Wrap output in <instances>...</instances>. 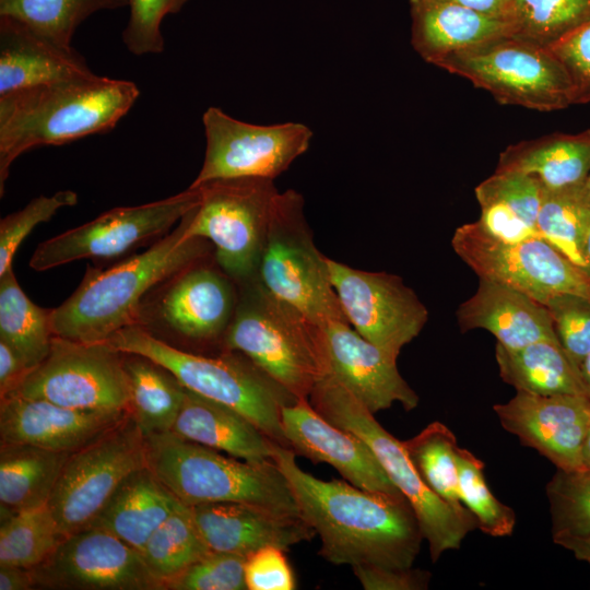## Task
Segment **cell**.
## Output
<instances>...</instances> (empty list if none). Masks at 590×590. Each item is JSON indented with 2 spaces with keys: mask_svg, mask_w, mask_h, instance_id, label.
I'll return each instance as SVG.
<instances>
[{
  "mask_svg": "<svg viewBox=\"0 0 590 590\" xmlns=\"http://www.w3.org/2000/svg\"><path fill=\"white\" fill-rule=\"evenodd\" d=\"M495 172L534 176L546 189H574L590 174V129L552 133L508 145Z\"/></svg>",
  "mask_w": 590,
  "mask_h": 590,
  "instance_id": "cell-29",
  "label": "cell"
},
{
  "mask_svg": "<svg viewBox=\"0 0 590 590\" xmlns=\"http://www.w3.org/2000/svg\"><path fill=\"white\" fill-rule=\"evenodd\" d=\"M589 222L590 206L581 200L577 188L543 187L536 221L539 234L586 272L582 243Z\"/></svg>",
  "mask_w": 590,
  "mask_h": 590,
  "instance_id": "cell-40",
  "label": "cell"
},
{
  "mask_svg": "<svg viewBox=\"0 0 590 590\" xmlns=\"http://www.w3.org/2000/svg\"><path fill=\"white\" fill-rule=\"evenodd\" d=\"M512 36L550 48L590 22V0H512Z\"/></svg>",
  "mask_w": 590,
  "mask_h": 590,
  "instance_id": "cell-39",
  "label": "cell"
},
{
  "mask_svg": "<svg viewBox=\"0 0 590 590\" xmlns=\"http://www.w3.org/2000/svg\"><path fill=\"white\" fill-rule=\"evenodd\" d=\"M200 201L198 187L133 206L111 209L91 222L40 243L30 267L45 271L86 258H114L139 244L166 235Z\"/></svg>",
  "mask_w": 590,
  "mask_h": 590,
  "instance_id": "cell-14",
  "label": "cell"
},
{
  "mask_svg": "<svg viewBox=\"0 0 590 590\" xmlns=\"http://www.w3.org/2000/svg\"><path fill=\"white\" fill-rule=\"evenodd\" d=\"M352 569L365 590H423L430 579L428 571L412 567L356 566Z\"/></svg>",
  "mask_w": 590,
  "mask_h": 590,
  "instance_id": "cell-49",
  "label": "cell"
},
{
  "mask_svg": "<svg viewBox=\"0 0 590 590\" xmlns=\"http://www.w3.org/2000/svg\"><path fill=\"white\" fill-rule=\"evenodd\" d=\"M135 83L95 73L0 96V194L12 163L44 145L109 131L139 97Z\"/></svg>",
  "mask_w": 590,
  "mask_h": 590,
  "instance_id": "cell-3",
  "label": "cell"
},
{
  "mask_svg": "<svg viewBox=\"0 0 590 590\" xmlns=\"http://www.w3.org/2000/svg\"><path fill=\"white\" fill-rule=\"evenodd\" d=\"M543 305L551 315L563 350L579 370L590 353V300L562 294L550 297Z\"/></svg>",
  "mask_w": 590,
  "mask_h": 590,
  "instance_id": "cell-45",
  "label": "cell"
},
{
  "mask_svg": "<svg viewBox=\"0 0 590 590\" xmlns=\"http://www.w3.org/2000/svg\"><path fill=\"white\" fill-rule=\"evenodd\" d=\"M312 408L330 423L357 435L374 452L393 485L411 505L432 560L458 550L477 521L467 508H457L424 482L403 441L388 433L364 404L331 375L317 384L309 396Z\"/></svg>",
  "mask_w": 590,
  "mask_h": 590,
  "instance_id": "cell-7",
  "label": "cell"
},
{
  "mask_svg": "<svg viewBox=\"0 0 590 590\" xmlns=\"http://www.w3.org/2000/svg\"><path fill=\"white\" fill-rule=\"evenodd\" d=\"M403 445L428 487L448 504L464 507L459 496L455 434L445 424L433 422Z\"/></svg>",
  "mask_w": 590,
  "mask_h": 590,
  "instance_id": "cell-38",
  "label": "cell"
},
{
  "mask_svg": "<svg viewBox=\"0 0 590 590\" xmlns=\"http://www.w3.org/2000/svg\"><path fill=\"white\" fill-rule=\"evenodd\" d=\"M71 453L0 444L1 518L46 506Z\"/></svg>",
  "mask_w": 590,
  "mask_h": 590,
  "instance_id": "cell-31",
  "label": "cell"
},
{
  "mask_svg": "<svg viewBox=\"0 0 590 590\" xmlns=\"http://www.w3.org/2000/svg\"><path fill=\"white\" fill-rule=\"evenodd\" d=\"M31 570L40 589L165 590L137 548L99 527L63 538Z\"/></svg>",
  "mask_w": 590,
  "mask_h": 590,
  "instance_id": "cell-17",
  "label": "cell"
},
{
  "mask_svg": "<svg viewBox=\"0 0 590 590\" xmlns=\"http://www.w3.org/2000/svg\"><path fill=\"white\" fill-rule=\"evenodd\" d=\"M93 73L72 47L59 45L13 17L0 16V96Z\"/></svg>",
  "mask_w": 590,
  "mask_h": 590,
  "instance_id": "cell-25",
  "label": "cell"
},
{
  "mask_svg": "<svg viewBox=\"0 0 590 590\" xmlns=\"http://www.w3.org/2000/svg\"><path fill=\"white\" fill-rule=\"evenodd\" d=\"M436 67L471 81L503 105L540 111L573 105L571 81L556 56L515 36L455 54Z\"/></svg>",
  "mask_w": 590,
  "mask_h": 590,
  "instance_id": "cell-10",
  "label": "cell"
},
{
  "mask_svg": "<svg viewBox=\"0 0 590 590\" xmlns=\"http://www.w3.org/2000/svg\"><path fill=\"white\" fill-rule=\"evenodd\" d=\"M281 418L290 448L296 455L332 465L358 488L403 497L371 449L354 433L327 421L308 399L283 406Z\"/></svg>",
  "mask_w": 590,
  "mask_h": 590,
  "instance_id": "cell-19",
  "label": "cell"
},
{
  "mask_svg": "<svg viewBox=\"0 0 590 590\" xmlns=\"http://www.w3.org/2000/svg\"><path fill=\"white\" fill-rule=\"evenodd\" d=\"M145 444L146 467L188 507L243 503L300 516L288 481L273 460L249 462L225 456L172 430L148 435Z\"/></svg>",
  "mask_w": 590,
  "mask_h": 590,
  "instance_id": "cell-5",
  "label": "cell"
},
{
  "mask_svg": "<svg viewBox=\"0 0 590 590\" xmlns=\"http://www.w3.org/2000/svg\"><path fill=\"white\" fill-rule=\"evenodd\" d=\"M62 539L47 505L1 518L0 566L32 569L44 562Z\"/></svg>",
  "mask_w": 590,
  "mask_h": 590,
  "instance_id": "cell-37",
  "label": "cell"
},
{
  "mask_svg": "<svg viewBox=\"0 0 590 590\" xmlns=\"http://www.w3.org/2000/svg\"><path fill=\"white\" fill-rule=\"evenodd\" d=\"M246 556L210 551L167 581L168 590H246Z\"/></svg>",
  "mask_w": 590,
  "mask_h": 590,
  "instance_id": "cell-44",
  "label": "cell"
},
{
  "mask_svg": "<svg viewBox=\"0 0 590 590\" xmlns=\"http://www.w3.org/2000/svg\"><path fill=\"white\" fill-rule=\"evenodd\" d=\"M285 550L264 546L246 556L245 580L248 590H293L296 588L293 569Z\"/></svg>",
  "mask_w": 590,
  "mask_h": 590,
  "instance_id": "cell-48",
  "label": "cell"
},
{
  "mask_svg": "<svg viewBox=\"0 0 590 590\" xmlns=\"http://www.w3.org/2000/svg\"><path fill=\"white\" fill-rule=\"evenodd\" d=\"M451 246L480 279L515 288L541 304L562 294L590 300V274L543 237L505 243L473 222L455 231Z\"/></svg>",
  "mask_w": 590,
  "mask_h": 590,
  "instance_id": "cell-13",
  "label": "cell"
},
{
  "mask_svg": "<svg viewBox=\"0 0 590 590\" xmlns=\"http://www.w3.org/2000/svg\"><path fill=\"white\" fill-rule=\"evenodd\" d=\"M577 192L579 194V197L581 198V200L590 206V174L588 175V177L585 179V181L582 182V185L580 187L577 188Z\"/></svg>",
  "mask_w": 590,
  "mask_h": 590,
  "instance_id": "cell-56",
  "label": "cell"
},
{
  "mask_svg": "<svg viewBox=\"0 0 590 590\" xmlns=\"http://www.w3.org/2000/svg\"><path fill=\"white\" fill-rule=\"evenodd\" d=\"M205 153L190 186L224 179L255 177L274 180L308 148L312 131L299 122L252 125L232 118L217 107L202 117Z\"/></svg>",
  "mask_w": 590,
  "mask_h": 590,
  "instance_id": "cell-15",
  "label": "cell"
},
{
  "mask_svg": "<svg viewBox=\"0 0 590 590\" xmlns=\"http://www.w3.org/2000/svg\"><path fill=\"white\" fill-rule=\"evenodd\" d=\"M211 550L203 541L190 509L181 505L151 534L140 554L164 587Z\"/></svg>",
  "mask_w": 590,
  "mask_h": 590,
  "instance_id": "cell-35",
  "label": "cell"
},
{
  "mask_svg": "<svg viewBox=\"0 0 590 590\" xmlns=\"http://www.w3.org/2000/svg\"><path fill=\"white\" fill-rule=\"evenodd\" d=\"M130 0H0V16L13 17L55 43L71 47L78 26L92 14Z\"/></svg>",
  "mask_w": 590,
  "mask_h": 590,
  "instance_id": "cell-36",
  "label": "cell"
},
{
  "mask_svg": "<svg viewBox=\"0 0 590 590\" xmlns=\"http://www.w3.org/2000/svg\"><path fill=\"white\" fill-rule=\"evenodd\" d=\"M474 192L481 208L476 222L488 235L505 243L541 237L536 221L543 186L534 176L495 172Z\"/></svg>",
  "mask_w": 590,
  "mask_h": 590,
  "instance_id": "cell-30",
  "label": "cell"
},
{
  "mask_svg": "<svg viewBox=\"0 0 590 590\" xmlns=\"http://www.w3.org/2000/svg\"><path fill=\"white\" fill-rule=\"evenodd\" d=\"M189 509L211 551L244 556L269 545L286 551L316 535L300 516L282 515L249 504L206 503Z\"/></svg>",
  "mask_w": 590,
  "mask_h": 590,
  "instance_id": "cell-23",
  "label": "cell"
},
{
  "mask_svg": "<svg viewBox=\"0 0 590 590\" xmlns=\"http://www.w3.org/2000/svg\"><path fill=\"white\" fill-rule=\"evenodd\" d=\"M237 302L236 282L203 260L168 280L155 311L162 323L187 340L222 343Z\"/></svg>",
  "mask_w": 590,
  "mask_h": 590,
  "instance_id": "cell-21",
  "label": "cell"
},
{
  "mask_svg": "<svg viewBox=\"0 0 590 590\" xmlns=\"http://www.w3.org/2000/svg\"><path fill=\"white\" fill-rule=\"evenodd\" d=\"M10 394L82 411L128 412L125 353L105 342L54 337L47 357Z\"/></svg>",
  "mask_w": 590,
  "mask_h": 590,
  "instance_id": "cell-12",
  "label": "cell"
},
{
  "mask_svg": "<svg viewBox=\"0 0 590 590\" xmlns=\"http://www.w3.org/2000/svg\"><path fill=\"white\" fill-rule=\"evenodd\" d=\"M553 541L570 551L578 560L586 562L590 566V534L585 536H564Z\"/></svg>",
  "mask_w": 590,
  "mask_h": 590,
  "instance_id": "cell-53",
  "label": "cell"
},
{
  "mask_svg": "<svg viewBox=\"0 0 590 590\" xmlns=\"http://www.w3.org/2000/svg\"><path fill=\"white\" fill-rule=\"evenodd\" d=\"M237 286L223 350L243 353L296 399H308L330 373L322 328L273 295L258 276Z\"/></svg>",
  "mask_w": 590,
  "mask_h": 590,
  "instance_id": "cell-4",
  "label": "cell"
},
{
  "mask_svg": "<svg viewBox=\"0 0 590 590\" xmlns=\"http://www.w3.org/2000/svg\"><path fill=\"white\" fill-rule=\"evenodd\" d=\"M502 379L517 391L538 396L585 394L579 370L559 341L543 340L509 350L496 343Z\"/></svg>",
  "mask_w": 590,
  "mask_h": 590,
  "instance_id": "cell-32",
  "label": "cell"
},
{
  "mask_svg": "<svg viewBox=\"0 0 590 590\" xmlns=\"http://www.w3.org/2000/svg\"><path fill=\"white\" fill-rule=\"evenodd\" d=\"M582 465L583 469H590V426L582 449Z\"/></svg>",
  "mask_w": 590,
  "mask_h": 590,
  "instance_id": "cell-57",
  "label": "cell"
},
{
  "mask_svg": "<svg viewBox=\"0 0 590 590\" xmlns=\"http://www.w3.org/2000/svg\"><path fill=\"white\" fill-rule=\"evenodd\" d=\"M493 410L504 429L558 470L583 469L582 449L590 426V400L586 396L517 391L508 402L495 404Z\"/></svg>",
  "mask_w": 590,
  "mask_h": 590,
  "instance_id": "cell-18",
  "label": "cell"
},
{
  "mask_svg": "<svg viewBox=\"0 0 590 590\" xmlns=\"http://www.w3.org/2000/svg\"><path fill=\"white\" fill-rule=\"evenodd\" d=\"M78 203V194L72 190H61L52 196H39L20 211L0 221V275L12 267L13 257L33 228L49 221L58 210Z\"/></svg>",
  "mask_w": 590,
  "mask_h": 590,
  "instance_id": "cell-43",
  "label": "cell"
},
{
  "mask_svg": "<svg viewBox=\"0 0 590 590\" xmlns=\"http://www.w3.org/2000/svg\"><path fill=\"white\" fill-rule=\"evenodd\" d=\"M188 0H130V16L122 33L127 49L135 56L161 54L163 19L181 10Z\"/></svg>",
  "mask_w": 590,
  "mask_h": 590,
  "instance_id": "cell-46",
  "label": "cell"
},
{
  "mask_svg": "<svg viewBox=\"0 0 590 590\" xmlns=\"http://www.w3.org/2000/svg\"><path fill=\"white\" fill-rule=\"evenodd\" d=\"M329 375L350 391L371 413L400 403L405 411L418 405L420 398L397 367V358L364 339L345 321L321 326Z\"/></svg>",
  "mask_w": 590,
  "mask_h": 590,
  "instance_id": "cell-20",
  "label": "cell"
},
{
  "mask_svg": "<svg viewBox=\"0 0 590 590\" xmlns=\"http://www.w3.org/2000/svg\"><path fill=\"white\" fill-rule=\"evenodd\" d=\"M50 312L26 296L12 267L0 275V340L13 347L31 370L50 351Z\"/></svg>",
  "mask_w": 590,
  "mask_h": 590,
  "instance_id": "cell-34",
  "label": "cell"
},
{
  "mask_svg": "<svg viewBox=\"0 0 590 590\" xmlns=\"http://www.w3.org/2000/svg\"><path fill=\"white\" fill-rule=\"evenodd\" d=\"M562 62L573 85V105L590 103V22L548 48Z\"/></svg>",
  "mask_w": 590,
  "mask_h": 590,
  "instance_id": "cell-47",
  "label": "cell"
},
{
  "mask_svg": "<svg viewBox=\"0 0 590 590\" xmlns=\"http://www.w3.org/2000/svg\"><path fill=\"white\" fill-rule=\"evenodd\" d=\"M552 538L590 534V469L558 470L546 485Z\"/></svg>",
  "mask_w": 590,
  "mask_h": 590,
  "instance_id": "cell-42",
  "label": "cell"
},
{
  "mask_svg": "<svg viewBox=\"0 0 590 590\" xmlns=\"http://www.w3.org/2000/svg\"><path fill=\"white\" fill-rule=\"evenodd\" d=\"M295 457L291 448L273 442L272 459L288 481L302 518L320 536L319 555L351 567H412L424 538L405 498L317 479Z\"/></svg>",
  "mask_w": 590,
  "mask_h": 590,
  "instance_id": "cell-1",
  "label": "cell"
},
{
  "mask_svg": "<svg viewBox=\"0 0 590 590\" xmlns=\"http://www.w3.org/2000/svg\"><path fill=\"white\" fill-rule=\"evenodd\" d=\"M508 21L512 0H446ZM509 22V21H508Z\"/></svg>",
  "mask_w": 590,
  "mask_h": 590,
  "instance_id": "cell-52",
  "label": "cell"
},
{
  "mask_svg": "<svg viewBox=\"0 0 590 590\" xmlns=\"http://www.w3.org/2000/svg\"><path fill=\"white\" fill-rule=\"evenodd\" d=\"M105 343L157 363L188 390L237 410L274 442L290 448L281 411L298 399L243 353L224 350L217 356H205L186 352L154 337L141 323L118 330Z\"/></svg>",
  "mask_w": 590,
  "mask_h": 590,
  "instance_id": "cell-6",
  "label": "cell"
},
{
  "mask_svg": "<svg viewBox=\"0 0 590 590\" xmlns=\"http://www.w3.org/2000/svg\"><path fill=\"white\" fill-rule=\"evenodd\" d=\"M143 467L145 436L131 413L72 452L47 504L61 536L88 528L121 482Z\"/></svg>",
  "mask_w": 590,
  "mask_h": 590,
  "instance_id": "cell-11",
  "label": "cell"
},
{
  "mask_svg": "<svg viewBox=\"0 0 590 590\" xmlns=\"http://www.w3.org/2000/svg\"><path fill=\"white\" fill-rule=\"evenodd\" d=\"M188 213L149 249L107 270L88 269L72 295L50 312L54 337L105 342L118 330L137 324L143 296L185 269L205 260L206 239L187 235Z\"/></svg>",
  "mask_w": 590,
  "mask_h": 590,
  "instance_id": "cell-2",
  "label": "cell"
},
{
  "mask_svg": "<svg viewBox=\"0 0 590 590\" xmlns=\"http://www.w3.org/2000/svg\"><path fill=\"white\" fill-rule=\"evenodd\" d=\"M579 376L582 382L586 397L590 400V353L579 366Z\"/></svg>",
  "mask_w": 590,
  "mask_h": 590,
  "instance_id": "cell-54",
  "label": "cell"
},
{
  "mask_svg": "<svg viewBox=\"0 0 590 590\" xmlns=\"http://www.w3.org/2000/svg\"><path fill=\"white\" fill-rule=\"evenodd\" d=\"M411 44L428 63L512 36L511 24L446 0H410Z\"/></svg>",
  "mask_w": 590,
  "mask_h": 590,
  "instance_id": "cell-26",
  "label": "cell"
},
{
  "mask_svg": "<svg viewBox=\"0 0 590 590\" xmlns=\"http://www.w3.org/2000/svg\"><path fill=\"white\" fill-rule=\"evenodd\" d=\"M582 255L586 262L587 272L590 274V222L587 226L583 243H582Z\"/></svg>",
  "mask_w": 590,
  "mask_h": 590,
  "instance_id": "cell-55",
  "label": "cell"
},
{
  "mask_svg": "<svg viewBox=\"0 0 590 590\" xmlns=\"http://www.w3.org/2000/svg\"><path fill=\"white\" fill-rule=\"evenodd\" d=\"M172 432L245 461L273 460L274 441L255 423L237 410L188 389Z\"/></svg>",
  "mask_w": 590,
  "mask_h": 590,
  "instance_id": "cell-27",
  "label": "cell"
},
{
  "mask_svg": "<svg viewBox=\"0 0 590 590\" xmlns=\"http://www.w3.org/2000/svg\"><path fill=\"white\" fill-rule=\"evenodd\" d=\"M30 371L15 350L0 340V398L13 392Z\"/></svg>",
  "mask_w": 590,
  "mask_h": 590,
  "instance_id": "cell-50",
  "label": "cell"
},
{
  "mask_svg": "<svg viewBox=\"0 0 590 590\" xmlns=\"http://www.w3.org/2000/svg\"><path fill=\"white\" fill-rule=\"evenodd\" d=\"M129 411L144 436L173 429L187 389L166 368L135 354H125Z\"/></svg>",
  "mask_w": 590,
  "mask_h": 590,
  "instance_id": "cell-33",
  "label": "cell"
},
{
  "mask_svg": "<svg viewBox=\"0 0 590 590\" xmlns=\"http://www.w3.org/2000/svg\"><path fill=\"white\" fill-rule=\"evenodd\" d=\"M35 589L31 569L15 566H0V590Z\"/></svg>",
  "mask_w": 590,
  "mask_h": 590,
  "instance_id": "cell-51",
  "label": "cell"
},
{
  "mask_svg": "<svg viewBox=\"0 0 590 590\" xmlns=\"http://www.w3.org/2000/svg\"><path fill=\"white\" fill-rule=\"evenodd\" d=\"M130 412H94L14 394L0 398V444H26L74 452Z\"/></svg>",
  "mask_w": 590,
  "mask_h": 590,
  "instance_id": "cell-22",
  "label": "cell"
},
{
  "mask_svg": "<svg viewBox=\"0 0 590 590\" xmlns=\"http://www.w3.org/2000/svg\"><path fill=\"white\" fill-rule=\"evenodd\" d=\"M330 280L349 323L398 358L428 320V310L402 278L352 268L327 258Z\"/></svg>",
  "mask_w": 590,
  "mask_h": 590,
  "instance_id": "cell-16",
  "label": "cell"
},
{
  "mask_svg": "<svg viewBox=\"0 0 590 590\" xmlns=\"http://www.w3.org/2000/svg\"><path fill=\"white\" fill-rule=\"evenodd\" d=\"M459 496L477 521V528L491 536H508L516 526V514L491 492L484 477V463L464 448L457 450Z\"/></svg>",
  "mask_w": 590,
  "mask_h": 590,
  "instance_id": "cell-41",
  "label": "cell"
},
{
  "mask_svg": "<svg viewBox=\"0 0 590 590\" xmlns=\"http://www.w3.org/2000/svg\"><path fill=\"white\" fill-rule=\"evenodd\" d=\"M260 282L311 322L345 321L327 257L315 245L303 196L288 189L273 201L258 267Z\"/></svg>",
  "mask_w": 590,
  "mask_h": 590,
  "instance_id": "cell-8",
  "label": "cell"
},
{
  "mask_svg": "<svg viewBox=\"0 0 590 590\" xmlns=\"http://www.w3.org/2000/svg\"><path fill=\"white\" fill-rule=\"evenodd\" d=\"M461 332L484 329L497 344L517 350L529 344L558 341L546 307L504 284L480 279L475 293L456 312Z\"/></svg>",
  "mask_w": 590,
  "mask_h": 590,
  "instance_id": "cell-24",
  "label": "cell"
},
{
  "mask_svg": "<svg viewBox=\"0 0 590 590\" xmlns=\"http://www.w3.org/2000/svg\"><path fill=\"white\" fill-rule=\"evenodd\" d=\"M188 212L187 235L206 239L215 262L236 284L257 276L273 201V180L243 177L203 182Z\"/></svg>",
  "mask_w": 590,
  "mask_h": 590,
  "instance_id": "cell-9",
  "label": "cell"
},
{
  "mask_svg": "<svg viewBox=\"0 0 590 590\" xmlns=\"http://www.w3.org/2000/svg\"><path fill=\"white\" fill-rule=\"evenodd\" d=\"M182 503L143 467L129 474L90 527L103 528L139 552Z\"/></svg>",
  "mask_w": 590,
  "mask_h": 590,
  "instance_id": "cell-28",
  "label": "cell"
}]
</instances>
